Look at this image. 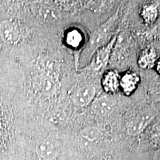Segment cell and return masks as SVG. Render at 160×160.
Listing matches in <instances>:
<instances>
[{"mask_svg": "<svg viewBox=\"0 0 160 160\" xmlns=\"http://www.w3.org/2000/svg\"><path fill=\"white\" fill-rule=\"evenodd\" d=\"M154 115L151 112L139 113L131 118L127 125L128 133L131 136H137L145 130L153 121Z\"/></svg>", "mask_w": 160, "mask_h": 160, "instance_id": "4", "label": "cell"}, {"mask_svg": "<svg viewBox=\"0 0 160 160\" xmlns=\"http://www.w3.org/2000/svg\"><path fill=\"white\" fill-rule=\"evenodd\" d=\"M36 153L43 160H53L57 157L58 149L50 140H42L36 146Z\"/></svg>", "mask_w": 160, "mask_h": 160, "instance_id": "10", "label": "cell"}, {"mask_svg": "<svg viewBox=\"0 0 160 160\" xmlns=\"http://www.w3.org/2000/svg\"><path fill=\"white\" fill-rule=\"evenodd\" d=\"M80 137L89 142H97L103 138V131L96 126H88L84 128L80 131Z\"/></svg>", "mask_w": 160, "mask_h": 160, "instance_id": "12", "label": "cell"}, {"mask_svg": "<svg viewBox=\"0 0 160 160\" xmlns=\"http://www.w3.org/2000/svg\"><path fill=\"white\" fill-rule=\"evenodd\" d=\"M0 123H1V122H0Z\"/></svg>", "mask_w": 160, "mask_h": 160, "instance_id": "17", "label": "cell"}, {"mask_svg": "<svg viewBox=\"0 0 160 160\" xmlns=\"http://www.w3.org/2000/svg\"><path fill=\"white\" fill-rule=\"evenodd\" d=\"M120 74L117 70H107L103 73L101 85L104 91L108 94H113L119 90Z\"/></svg>", "mask_w": 160, "mask_h": 160, "instance_id": "8", "label": "cell"}, {"mask_svg": "<svg viewBox=\"0 0 160 160\" xmlns=\"http://www.w3.org/2000/svg\"><path fill=\"white\" fill-rule=\"evenodd\" d=\"M119 8L114 14L91 33L86 45L87 46L85 47V55L87 57L86 59L91 58L98 49L107 45L117 35L116 30L119 22Z\"/></svg>", "mask_w": 160, "mask_h": 160, "instance_id": "1", "label": "cell"}, {"mask_svg": "<svg viewBox=\"0 0 160 160\" xmlns=\"http://www.w3.org/2000/svg\"><path fill=\"white\" fill-rule=\"evenodd\" d=\"M159 13V5L154 1H145L139 6V15L148 25L153 24Z\"/></svg>", "mask_w": 160, "mask_h": 160, "instance_id": "7", "label": "cell"}, {"mask_svg": "<svg viewBox=\"0 0 160 160\" xmlns=\"http://www.w3.org/2000/svg\"><path fill=\"white\" fill-rule=\"evenodd\" d=\"M97 96V89L91 84L80 85L72 93L71 99L73 105L79 108L87 107L94 100Z\"/></svg>", "mask_w": 160, "mask_h": 160, "instance_id": "3", "label": "cell"}, {"mask_svg": "<svg viewBox=\"0 0 160 160\" xmlns=\"http://www.w3.org/2000/svg\"><path fill=\"white\" fill-rule=\"evenodd\" d=\"M154 160H160V149L155 152Z\"/></svg>", "mask_w": 160, "mask_h": 160, "instance_id": "16", "label": "cell"}, {"mask_svg": "<svg viewBox=\"0 0 160 160\" xmlns=\"http://www.w3.org/2000/svg\"><path fill=\"white\" fill-rule=\"evenodd\" d=\"M92 111L97 117H105L109 116L115 108V101L109 96L96 97L91 103Z\"/></svg>", "mask_w": 160, "mask_h": 160, "instance_id": "5", "label": "cell"}, {"mask_svg": "<svg viewBox=\"0 0 160 160\" xmlns=\"http://www.w3.org/2000/svg\"><path fill=\"white\" fill-rule=\"evenodd\" d=\"M140 77L134 71H127L120 75L119 89L125 96H130L137 90Z\"/></svg>", "mask_w": 160, "mask_h": 160, "instance_id": "6", "label": "cell"}, {"mask_svg": "<svg viewBox=\"0 0 160 160\" xmlns=\"http://www.w3.org/2000/svg\"><path fill=\"white\" fill-rule=\"evenodd\" d=\"M151 137L157 142H160V124L153 126L151 131Z\"/></svg>", "mask_w": 160, "mask_h": 160, "instance_id": "14", "label": "cell"}, {"mask_svg": "<svg viewBox=\"0 0 160 160\" xmlns=\"http://www.w3.org/2000/svg\"><path fill=\"white\" fill-rule=\"evenodd\" d=\"M117 38V36L116 35L107 45L98 49L92 56L89 65L86 68L94 72H99L105 68L108 63L112 51H113Z\"/></svg>", "mask_w": 160, "mask_h": 160, "instance_id": "2", "label": "cell"}, {"mask_svg": "<svg viewBox=\"0 0 160 160\" xmlns=\"http://www.w3.org/2000/svg\"><path fill=\"white\" fill-rule=\"evenodd\" d=\"M115 0H83L82 6L94 11H103L111 8Z\"/></svg>", "mask_w": 160, "mask_h": 160, "instance_id": "13", "label": "cell"}, {"mask_svg": "<svg viewBox=\"0 0 160 160\" xmlns=\"http://www.w3.org/2000/svg\"><path fill=\"white\" fill-rule=\"evenodd\" d=\"M157 62V53L152 48H147L139 53L137 64L139 68L148 69L155 65Z\"/></svg>", "mask_w": 160, "mask_h": 160, "instance_id": "11", "label": "cell"}, {"mask_svg": "<svg viewBox=\"0 0 160 160\" xmlns=\"http://www.w3.org/2000/svg\"><path fill=\"white\" fill-rule=\"evenodd\" d=\"M155 67H156V71L160 75V59L157 61V62L155 64Z\"/></svg>", "mask_w": 160, "mask_h": 160, "instance_id": "15", "label": "cell"}, {"mask_svg": "<svg viewBox=\"0 0 160 160\" xmlns=\"http://www.w3.org/2000/svg\"><path fill=\"white\" fill-rule=\"evenodd\" d=\"M66 45L72 50H80L85 45V36L79 28H71L65 34Z\"/></svg>", "mask_w": 160, "mask_h": 160, "instance_id": "9", "label": "cell"}]
</instances>
